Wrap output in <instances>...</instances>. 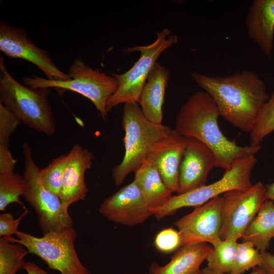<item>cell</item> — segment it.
<instances>
[{
    "label": "cell",
    "instance_id": "d6986e66",
    "mask_svg": "<svg viewBox=\"0 0 274 274\" xmlns=\"http://www.w3.org/2000/svg\"><path fill=\"white\" fill-rule=\"evenodd\" d=\"M212 249L207 243L182 246L164 265L152 263L148 274H202L201 264Z\"/></svg>",
    "mask_w": 274,
    "mask_h": 274
},
{
    "label": "cell",
    "instance_id": "4dcf8cb0",
    "mask_svg": "<svg viewBox=\"0 0 274 274\" xmlns=\"http://www.w3.org/2000/svg\"><path fill=\"white\" fill-rule=\"evenodd\" d=\"M17 162L8 146L0 144V174L13 172Z\"/></svg>",
    "mask_w": 274,
    "mask_h": 274
},
{
    "label": "cell",
    "instance_id": "277c9868",
    "mask_svg": "<svg viewBox=\"0 0 274 274\" xmlns=\"http://www.w3.org/2000/svg\"><path fill=\"white\" fill-rule=\"evenodd\" d=\"M50 94L49 88H32L18 82L0 56V102L25 125L48 135L55 131Z\"/></svg>",
    "mask_w": 274,
    "mask_h": 274
},
{
    "label": "cell",
    "instance_id": "ba28073f",
    "mask_svg": "<svg viewBox=\"0 0 274 274\" xmlns=\"http://www.w3.org/2000/svg\"><path fill=\"white\" fill-rule=\"evenodd\" d=\"M22 153L24 158L23 175L25 182L22 196L34 210L43 234L73 227V218L59 196L47 189L40 181V167L34 161L31 148L26 142L22 144Z\"/></svg>",
    "mask_w": 274,
    "mask_h": 274
},
{
    "label": "cell",
    "instance_id": "603a6c76",
    "mask_svg": "<svg viewBox=\"0 0 274 274\" xmlns=\"http://www.w3.org/2000/svg\"><path fill=\"white\" fill-rule=\"evenodd\" d=\"M29 254L22 245L9 241L5 237L0 239V274H16L23 269L25 257Z\"/></svg>",
    "mask_w": 274,
    "mask_h": 274
},
{
    "label": "cell",
    "instance_id": "9a60e30c",
    "mask_svg": "<svg viewBox=\"0 0 274 274\" xmlns=\"http://www.w3.org/2000/svg\"><path fill=\"white\" fill-rule=\"evenodd\" d=\"M187 139L173 129L166 138L151 147L147 157L154 163L165 186L172 193L177 191Z\"/></svg>",
    "mask_w": 274,
    "mask_h": 274
},
{
    "label": "cell",
    "instance_id": "d6a6232c",
    "mask_svg": "<svg viewBox=\"0 0 274 274\" xmlns=\"http://www.w3.org/2000/svg\"><path fill=\"white\" fill-rule=\"evenodd\" d=\"M23 269L27 274H49L44 269L32 262H26L24 266Z\"/></svg>",
    "mask_w": 274,
    "mask_h": 274
},
{
    "label": "cell",
    "instance_id": "e0dca14e",
    "mask_svg": "<svg viewBox=\"0 0 274 274\" xmlns=\"http://www.w3.org/2000/svg\"><path fill=\"white\" fill-rule=\"evenodd\" d=\"M247 33L261 51L270 58L273 50L274 0H254L246 19Z\"/></svg>",
    "mask_w": 274,
    "mask_h": 274
},
{
    "label": "cell",
    "instance_id": "5b68a950",
    "mask_svg": "<svg viewBox=\"0 0 274 274\" xmlns=\"http://www.w3.org/2000/svg\"><path fill=\"white\" fill-rule=\"evenodd\" d=\"M68 74L70 78L65 80H52L36 75L26 77L23 83L32 88H53L77 92L89 99L101 118L106 119L107 100L118 88L115 77L92 68L80 58L75 59Z\"/></svg>",
    "mask_w": 274,
    "mask_h": 274
},
{
    "label": "cell",
    "instance_id": "4316f807",
    "mask_svg": "<svg viewBox=\"0 0 274 274\" xmlns=\"http://www.w3.org/2000/svg\"><path fill=\"white\" fill-rule=\"evenodd\" d=\"M261 261V252L252 243H238L234 265L229 274H243L251 268L259 266Z\"/></svg>",
    "mask_w": 274,
    "mask_h": 274
},
{
    "label": "cell",
    "instance_id": "5bb4252c",
    "mask_svg": "<svg viewBox=\"0 0 274 274\" xmlns=\"http://www.w3.org/2000/svg\"><path fill=\"white\" fill-rule=\"evenodd\" d=\"M216 164L215 156L209 147L195 139L187 138L180 167L178 194L206 185Z\"/></svg>",
    "mask_w": 274,
    "mask_h": 274
},
{
    "label": "cell",
    "instance_id": "2e32d148",
    "mask_svg": "<svg viewBox=\"0 0 274 274\" xmlns=\"http://www.w3.org/2000/svg\"><path fill=\"white\" fill-rule=\"evenodd\" d=\"M70 159L65 167L59 197L64 208L84 200L88 191L85 181L86 172L90 169L95 157L92 153L78 144L69 152Z\"/></svg>",
    "mask_w": 274,
    "mask_h": 274
},
{
    "label": "cell",
    "instance_id": "6da1fadb",
    "mask_svg": "<svg viewBox=\"0 0 274 274\" xmlns=\"http://www.w3.org/2000/svg\"><path fill=\"white\" fill-rule=\"evenodd\" d=\"M191 76L212 97L220 116L245 132L251 131L270 96L257 74L245 70L214 77L194 72Z\"/></svg>",
    "mask_w": 274,
    "mask_h": 274
},
{
    "label": "cell",
    "instance_id": "3957f363",
    "mask_svg": "<svg viewBox=\"0 0 274 274\" xmlns=\"http://www.w3.org/2000/svg\"><path fill=\"white\" fill-rule=\"evenodd\" d=\"M122 127L125 132L124 155L112 170L116 187L121 185L127 175L135 172L147 158L151 147L166 138L173 129L147 119L138 102L124 104Z\"/></svg>",
    "mask_w": 274,
    "mask_h": 274
},
{
    "label": "cell",
    "instance_id": "e575fe53",
    "mask_svg": "<svg viewBox=\"0 0 274 274\" xmlns=\"http://www.w3.org/2000/svg\"><path fill=\"white\" fill-rule=\"evenodd\" d=\"M265 187L267 199L274 201V181Z\"/></svg>",
    "mask_w": 274,
    "mask_h": 274
},
{
    "label": "cell",
    "instance_id": "30bf717a",
    "mask_svg": "<svg viewBox=\"0 0 274 274\" xmlns=\"http://www.w3.org/2000/svg\"><path fill=\"white\" fill-rule=\"evenodd\" d=\"M222 198L221 238L237 241L267 200L266 187L259 181L247 189L227 192Z\"/></svg>",
    "mask_w": 274,
    "mask_h": 274
},
{
    "label": "cell",
    "instance_id": "f546056e",
    "mask_svg": "<svg viewBox=\"0 0 274 274\" xmlns=\"http://www.w3.org/2000/svg\"><path fill=\"white\" fill-rule=\"evenodd\" d=\"M29 213L26 209L18 218L15 219L10 213H4L0 215V236L10 237L12 235L18 233V226L21 220Z\"/></svg>",
    "mask_w": 274,
    "mask_h": 274
},
{
    "label": "cell",
    "instance_id": "44dd1931",
    "mask_svg": "<svg viewBox=\"0 0 274 274\" xmlns=\"http://www.w3.org/2000/svg\"><path fill=\"white\" fill-rule=\"evenodd\" d=\"M274 237V203L266 200L241 238L249 242L260 252L266 251Z\"/></svg>",
    "mask_w": 274,
    "mask_h": 274
},
{
    "label": "cell",
    "instance_id": "7a4b0ae2",
    "mask_svg": "<svg viewBox=\"0 0 274 274\" xmlns=\"http://www.w3.org/2000/svg\"><path fill=\"white\" fill-rule=\"evenodd\" d=\"M217 106L205 91L191 94L179 111L175 129L182 136L195 139L209 147L214 153L216 167L229 169L236 159L255 154L260 146H241L228 140L221 131Z\"/></svg>",
    "mask_w": 274,
    "mask_h": 274
},
{
    "label": "cell",
    "instance_id": "d4e9b609",
    "mask_svg": "<svg viewBox=\"0 0 274 274\" xmlns=\"http://www.w3.org/2000/svg\"><path fill=\"white\" fill-rule=\"evenodd\" d=\"M70 159L69 152L53 159L46 167L39 168V178L44 186L59 196L63 174Z\"/></svg>",
    "mask_w": 274,
    "mask_h": 274
},
{
    "label": "cell",
    "instance_id": "7c38bea8",
    "mask_svg": "<svg viewBox=\"0 0 274 274\" xmlns=\"http://www.w3.org/2000/svg\"><path fill=\"white\" fill-rule=\"evenodd\" d=\"M0 50L9 57L27 60L39 67L52 80H65L70 77L55 64L48 52L36 46L22 27L0 21Z\"/></svg>",
    "mask_w": 274,
    "mask_h": 274
},
{
    "label": "cell",
    "instance_id": "52a82bcc",
    "mask_svg": "<svg viewBox=\"0 0 274 274\" xmlns=\"http://www.w3.org/2000/svg\"><path fill=\"white\" fill-rule=\"evenodd\" d=\"M255 155L234 160L231 167L226 170L222 177L215 182L184 193L172 195L162 206L151 209L152 215L157 220L162 219L175 214L181 208H195L227 192L249 188L253 185L251 173L257 161Z\"/></svg>",
    "mask_w": 274,
    "mask_h": 274
},
{
    "label": "cell",
    "instance_id": "ffe728a7",
    "mask_svg": "<svg viewBox=\"0 0 274 274\" xmlns=\"http://www.w3.org/2000/svg\"><path fill=\"white\" fill-rule=\"evenodd\" d=\"M134 180L150 209L162 206L172 195L154 163L148 158L134 172Z\"/></svg>",
    "mask_w": 274,
    "mask_h": 274
},
{
    "label": "cell",
    "instance_id": "836d02e7",
    "mask_svg": "<svg viewBox=\"0 0 274 274\" xmlns=\"http://www.w3.org/2000/svg\"><path fill=\"white\" fill-rule=\"evenodd\" d=\"M202 274H216L207 266L204 267L201 269ZM250 274H266L264 271L259 266L253 268Z\"/></svg>",
    "mask_w": 274,
    "mask_h": 274
},
{
    "label": "cell",
    "instance_id": "ac0fdd59",
    "mask_svg": "<svg viewBox=\"0 0 274 274\" xmlns=\"http://www.w3.org/2000/svg\"><path fill=\"white\" fill-rule=\"evenodd\" d=\"M169 77V71L157 61L149 74L140 96L139 104L144 116L156 124H162V106Z\"/></svg>",
    "mask_w": 274,
    "mask_h": 274
},
{
    "label": "cell",
    "instance_id": "cb8c5ba5",
    "mask_svg": "<svg viewBox=\"0 0 274 274\" xmlns=\"http://www.w3.org/2000/svg\"><path fill=\"white\" fill-rule=\"evenodd\" d=\"M25 190L23 175L10 172L0 174V211H4L10 204L17 203L26 208L20 200Z\"/></svg>",
    "mask_w": 274,
    "mask_h": 274
},
{
    "label": "cell",
    "instance_id": "484cf974",
    "mask_svg": "<svg viewBox=\"0 0 274 274\" xmlns=\"http://www.w3.org/2000/svg\"><path fill=\"white\" fill-rule=\"evenodd\" d=\"M273 131L274 89L264 105L253 128L250 132V145L260 146L262 140Z\"/></svg>",
    "mask_w": 274,
    "mask_h": 274
},
{
    "label": "cell",
    "instance_id": "f1b7e54d",
    "mask_svg": "<svg viewBox=\"0 0 274 274\" xmlns=\"http://www.w3.org/2000/svg\"><path fill=\"white\" fill-rule=\"evenodd\" d=\"M21 121L0 102V144L9 145L10 138Z\"/></svg>",
    "mask_w": 274,
    "mask_h": 274
},
{
    "label": "cell",
    "instance_id": "83f0119b",
    "mask_svg": "<svg viewBox=\"0 0 274 274\" xmlns=\"http://www.w3.org/2000/svg\"><path fill=\"white\" fill-rule=\"evenodd\" d=\"M154 245L163 253H170L182 247L181 238L178 230L167 228L160 231L156 235Z\"/></svg>",
    "mask_w": 274,
    "mask_h": 274
},
{
    "label": "cell",
    "instance_id": "8fae6325",
    "mask_svg": "<svg viewBox=\"0 0 274 274\" xmlns=\"http://www.w3.org/2000/svg\"><path fill=\"white\" fill-rule=\"evenodd\" d=\"M180 232L182 246L220 242L222 224V198L217 196L195 208L190 213L174 222Z\"/></svg>",
    "mask_w": 274,
    "mask_h": 274
},
{
    "label": "cell",
    "instance_id": "7402d4cb",
    "mask_svg": "<svg viewBox=\"0 0 274 274\" xmlns=\"http://www.w3.org/2000/svg\"><path fill=\"white\" fill-rule=\"evenodd\" d=\"M237 246V241L222 239L213 246L206 259L207 266L216 274H229L234 265Z\"/></svg>",
    "mask_w": 274,
    "mask_h": 274
},
{
    "label": "cell",
    "instance_id": "8992f818",
    "mask_svg": "<svg viewBox=\"0 0 274 274\" xmlns=\"http://www.w3.org/2000/svg\"><path fill=\"white\" fill-rule=\"evenodd\" d=\"M78 233L74 227L35 236L19 231L17 238L5 237L11 242L24 246L29 253L44 261L48 269L61 274H91L89 268L81 261L75 249Z\"/></svg>",
    "mask_w": 274,
    "mask_h": 274
},
{
    "label": "cell",
    "instance_id": "9c48e42d",
    "mask_svg": "<svg viewBox=\"0 0 274 274\" xmlns=\"http://www.w3.org/2000/svg\"><path fill=\"white\" fill-rule=\"evenodd\" d=\"M178 43V37L171 35L170 30L165 28L157 33L156 40L151 44L134 46L123 49L122 51L125 53L140 52V57L125 73L112 74L118 82V88L107 100L108 113L121 104L139 103L149 74L158 58L164 51Z\"/></svg>",
    "mask_w": 274,
    "mask_h": 274
},
{
    "label": "cell",
    "instance_id": "1f68e13d",
    "mask_svg": "<svg viewBox=\"0 0 274 274\" xmlns=\"http://www.w3.org/2000/svg\"><path fill=\"white\" fill-rule=\"evenodd\" d=\"M261 261L259 266L266 274H274V255L264 251L261 252Z\"/></svg>",
    "mask_w": 274,
    "mask_h": 274
},
{
    "label": "cell",
    "instance_id": "4fadbf2b",
    "mask_svg": "<svg viewBox=\"0 0 274 274\" xmlns=\"http://www.w3.org/2000/svg\"><path fill=\"white\" fill-rule=\"evenodd\" d=\"M98 212L108 220L127 227L142 224L152 216L134 180L106 198Z\"/></svg>",
    "mask_w": 274,
    "mask_h": 274
}]
</instances>
